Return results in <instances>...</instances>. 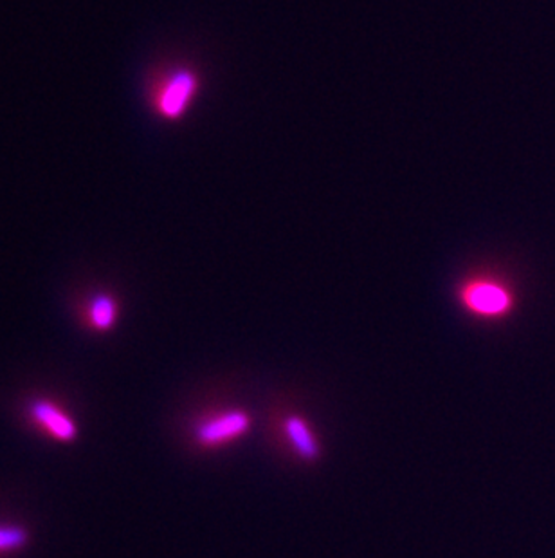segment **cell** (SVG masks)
Wrapping results in <instances>:
<instances>
[{"label": "cell", "instance_id": "1", "mask_svg": "<svg viewBox=\"0 0 555 558\" xmlns=\"http://www.w3.org/2000/svg\"><path fill=\"white\" fill-rule=\"evenodd\" d=\"M202 80L194 68L177 65L153 78L148 101L153 114L164 122H178L188 114L199 96Z\"/></svg>", "mask_w": 555, "mask_h": 558}, {"label": "cell", "instance_id": "2", "mask_svg": "<svg viewBox=\"0 0 555 558\" xmlns=\"http://www.w3.org/2000/svg\"><path fill=\"white\" fill-rule=\"evenodd\" d=\"M456 304L466 315L482 320H498L513 313L514 291L503 280L491 275H472L456 286Z\"/></svg>", "mask_w": 555, "mask_h": 558}, {"label": "cell", "instance_id": "3", "mask_svg": "<svg viewBox=\"0 0 555 558\" xmlns=\"http://www.w3.org/2000/svg\"><path fill=\"white\" fill-rule=\"evenodd\" d=\"M252 422L251 414L240 407L208 412L195 423L194 441L205 450H221L251 433Z\"/></svg>", "mask_w": 555, "mask_h": 558}, {"label": "cell", "instance_id": "4", "mask_svg": "<svg viewBox=\"0 0 555 558\" xmlns=\"http://www.w3.org/2000/svg\"><path fill=\"white\" fill-rule=\"evenodd\" d=\"M278 430L291 452L304 463H318L323 456V445L309 420L299 412H285L280 416Z\"/></svg>", "mask_w": 555, "mask_h": 558}, {"label": "cell", "instance_id": "5", "mask_svg": "<svg viewBox=\"0 0 555 558\" xmlns=\"http://www.w3.org/2000/svg\"><path fill=\"white\" fill-rule=\"evenodd\" d=\"M29 416L58 441H73L78 436L76 423L62 409H58L53 401H33L29 405Z\"/></svg>", "mask_w": 555, "mask_h": 558}, {"label": "cell", "instance_id": "6", "mask_svg": "<svg viewBox=\"0 0 555 558\" xmlns=\"http://www.w3.org/2000/svg\"><path fill=\"white\" fill-rule=\"evenodd\" d=\"M120 302L111 293H98L85 306V318L95 331H111L120 316Z\"/></svg>", "mask_w": 555, "mask_h": 558}, {"label": "cell", "instance_id": "7", "mask_svg": "<svg viewBox=\"0 0 555 558\" xmlns=\"http://www.w3.org/2000/svg\"><path fill=\"white\" fill-rule=\"evenodd\" d=\"M27 543V532L18 526H0V554L21 549Z\"/></svg>", "mask_w": 555, "mask_h": 558}]
</instances>
